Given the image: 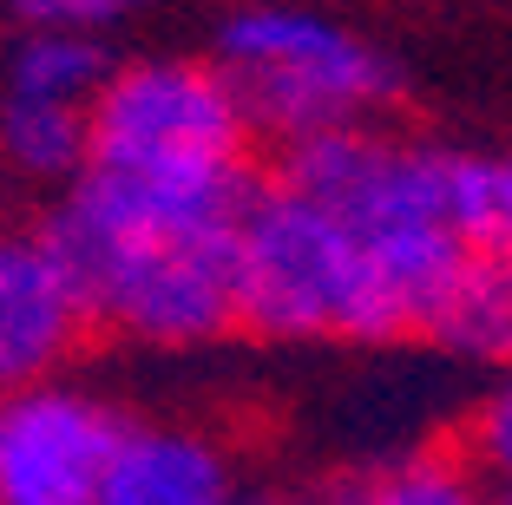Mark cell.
<instances>
[{"label":"cell","instance_id":"obj_1","mask_svg":"<svg viewBox=\"0 0 512 505\" xmlns=\"http://www.w3.org/2000/svg\"><path fill=\"white\" fill-rule=\"evenodd\" d=\"M237 328L270 342H316V335L401 342L407 335L355 230L283 184H256L237 217Z\"/></svg>","mask_w":512,"mask_h":505},{"label":"cell","instance_id":"obj_2","mask_svg":"<svg viewBox=\"0 0 512 505\" xmlns=\"http://www.w3.org/2000/svg\"><path fill=\"white\" fill-rule=\"evenodd\" d=\"M217 53L243 125L283 145L329 125H362V112L394 92V66L375 46L309 7H237L217 33Z\"/></svg>","mask_w":512,"mask_h":505},{"label":"cell","instance_id":"obj_3","mask_svg":"<svg viewBox=\"0 0 512 505\" xmlns=\"http://www.w3.org/2000/svg\"><path fill=\"white\" fill-rule=\"evenodd\" d=\"M243 138L250 125L224 66L145 60L106 73V86L86 99V158H243Z\"/></svg>","mask_w":512,"mask_h":505},{"label":"cell","instance_id":"obj_4","mask_svg":"<svg viewBox=\"0 0 512 505\" xmlns=\"http://www.w3.org/2000/svg\"><path fill=\"white\" fill-rule=\"evenodd\" d=\"M125 420L73 387H20L0 394V505H92Z\"/></svg>","mask_w":512,"mask_h":505},{"label":"cell","instance_id":"obj_5","mask_svg":"<svg viewBox=\"0 0 512 505\" xmlns=\"http://www.w3.org/2000/svg\"><path fill=\"white\" fill-rule=\"evenodd\" d=\"M92 328L40 237H0V394L40 387Z\"/></svg>","mask_w":512,"mask_h":505},{"label":"cell","instance_id":"obj_6","mask_svg":"<svg viewBox=\"0 0 512 505\" xmlns=\"http://www.w3.org/2000/svg\"><path fill=\"white\" fill-rule=\"evenodd\" d=\"M92 505H230V473L217 446L197 433L132 427Z\"/></svg>","mask_w":512,"mask_h":505},{"label":"cell","instance_id":"obj_7","mask_svg":"<svg viewBox=\"0 0 512 505\" xmlns=\"http://www.w3.org/2000/svg\"><path fill=\"white\" fill-rule=\"evenodd\" d=\"M421 335L453 348V355H473V361H512V256L467 250L460 276L434 302Z\"/></svg>","mask_w":512,"mask_h":505},{"label":"cell","instance_id":"obj_8","mask_svg":"<svg viewBox=\"0 0 512 505\" xmlns=\"http://www.w3.org/2000/svg\"><path fill=\"white\" fill-rule=\"evenodd\" d=\"M440 217L467 250L512 256V158L440 151Z\"/></svg>","mask_w":512,"mask_h":505},{"label":"cell","instance_id":"obj_9","mask_svg":"<svg viewBox=\"0 0 512 505\" xmlns=\"http://www.w3.org/2000/svg\"><path fill=\"white\" fill-rule=\"evenodd\" d=\"M14 99H46V105H86L106 86V53L92 33H27L7 66Z\"/></svg>","mask_w":512,"mask_h":505},{"label":"cell","instance_id":"obj_10","mask_svg":"<svg viewBox=\"0 0 512 505\" xmlns=\"http://www.w3.org/2000/svg\"><path fill=\"white\" fill-rule=\"evenodd\" d=\"M329 505H486V479L467 460V446H434L421 460H401L375 479H355Z\"/></svg>","mask_w":512,"mask_h":505},{"label":"cell","instance_id":"obj_11","mask_svg":"<svg viewBox=\"0 0 512 505\" xmlns=\"http://www.w3.org/2000/svg\"><path fill=\"white\" fill-rule=\"evenodd\" d=\"M0 151L33 171V178H66L86 164V105H46V99H14L0 112Z\"/></svg>","mask_w":512,"mask_h":505},{"label":"cell","instance_id":"obj_12","mask_svg":"<svg viewBox=\"0 0 512 505\" xmlns=\"http://www.w3.org/2000/svg\"><path fill=\"white\" fill-rule=\"evenodd\" d=\"M467 460L480 466L486 492H499V499L512 505V381L499 387L480 414H473V427H467Z\"/></svg>","mask_w":512,"mask_h":505},{"label":"cell","instance_id":"obj_13","mask_svg":"<svg viewBox=\"0 0 512 505\" xmlns=\"http://www.w3.org/2000/svg\"><path fill=\"white\" fill-rule=\"evenodd\" d=\"M7 7L27 20V33H92V27H119L145 0H7Z\"/></svg>","mask_w":512,"mask_h":505}]
</instances>
